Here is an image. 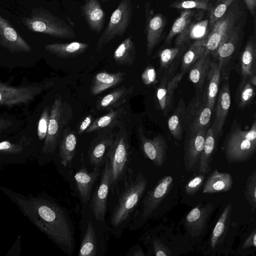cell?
Segmentation results:
<instances>
[{"instance_id":"obj_16","label":"cell","mask_w":256,"mask_h":256,"mask_svg":"<svg viewBox=\"0 0 256 256\" xmlns=\"http://www.w3.org/2000/svg\"><path fill=\"white\" fill-rule=\"evenodd\" d=\"M208 128L186 132L184 166V168L188 171H194L198 169Z\"/></svg>"},{"instance_id":"obj_14","label":"cell","mask_w":256,"mask_h":256,"mask_svg":"<svg viewBox=\"0 0 256 256\" xmlns=\"http://www.w3.org/2000/svg\"><path fill=\"white\" fill-rule=\"evenodd\" d=\"M184 74L179 72L171 78L162 76L159 85L156 88L155 102L164 116H166L174 107V96L175 90L178 86Z\"/></svg>"},{"instance_id":"obj_21","label":"cell","mask_w":256,"mask_h":256,"mask_svg":"<svg viewBox=\"0 0 256 256\" xmlns=\"http://www.w3.org/2000/svg\"><path fill=\"white\" fill-rule=\"evenodd\" d=\"M109 128L102 129V132L96 136L90 145L88 158L94 168H100L102 166L113 142L114 134L110 132Z\"/></svg>"},{"instance_id":"obj_45","label":"cell","mask_w":256,"mask_h":256,"mask_svg":"<svg viewBox=\"0 0 256 256\" xmlns=\"http://www.w3.org/2000/svg\"><path fill=\"white\" fill-rule=\"evenodd\" d=\"M234 0H215L214 3L208 12V26L210 30L214 24L226 12Z\"/></svg>"},{"instance_id":"obj_57","label":"cell","mask_w":256,"mask_h":256,"mask_svg":"<svg viewBox=\"0 0 256 256\" xmlns=\"http://www.w3.org/2000/svg\"><path fill=\"white\" fill-rule=\"evenodd\" d=\"M2 168H3L2 166L0 165V171L1 170H2Z\"/></svg>"},{"instance_id":"obj_38","label":"cell","mask_w":256,"mask_h":256,"mask_svg":"<svg viewBox=\"0 0 256 256\" xmlns=\"http://www.w3.org/2000/svg\"><path fill=\"white\" fill-rule=\"evenodd\" d=\"M126 111L124 106L108 111L107 114L93 120L85 132L86 133L92 132L114 126L124 116Z\"/></svg>"},{"instance_id":"obj_52","label":"cell","mask_w":256,"mask_h":256,"mask_svg":"<svg viewBox=\"0 0 256 256\" xmlns=\"http://www.w3.org/2000/svg\"><path fill=\"white\" fill-rule=\"evenodd\" d=\"M256 247V229L254 228V230L248 236L245 241L244 242L242 246V249H246L250 247Z\"/></svg>"},{"instance_id":"obj_46","label":"cell","mask_w":256,"mask_h":256,"mask_svg":"<svg viewBox=\"0 0 256 256\" xmlns=\"http://www.w3.org/2000/svg\"><path fill=\"white\" fill-rule=\"evenodd\" d=\"M244 196L249 204L256 208V170L253 171L248 178Z\"/></svg>"},{"instance_id":"obj_2","label":"cell","mask_w":256,"mask_h":256,"mask_svg":"<svg viewBox=\"0 0 256 256\" xmlns=\"http://www.w3.org/2000/svg\"><path fill=\"white\" fill-rule=\"evenodd\" d=\"M222 150L230 164L248 161L256 152V120L254 118L250 128L244 130L240 122L234 119L227 134Z\"/></svg>"},{"instance_id":"obj_29","label":"cell","mask_w":256,"mask_h":256,"mask_svg":"<svg viewBox=\"0 0 256 256\" xmlns=\"http://www.w3.org/2000/svg\"><path fill=\"white\" fill-rule=\"evenodd\" d=\"M206 11L198 9L182 10L179 16L174 20L164 39V46L170 44L172 39L182 32L190 23L202 19Z\"/></svg>"},{"instance_id":"obj_47","label":"cell","mask_w":256,"mask_h":256,"mask_svg":"<svg viewBox=\"0 0 256 256\" xmlns=\"http://www.w3.org/2000/svg\"><path fill=\"white\" fill-rule=\"evenodd\" d=\"M50 116V107L44 108L38 122L37 134L38 139L42 140L45 138L48 132Z\"/></svg>"},{"instance_id":"obj_32","label":"cell","mask_w":256,"mask_h":256,"mask_svg":"<svg viewBox=\"0 0 256 256\" xmlns=\"http://www.w3.org/2000/svg\"><path fill=\"white\" fill-rule=\"evenodd\" d=\"M126 74V72H122L110 73L102 71L97 73L92 80L91 94L96 96L118 86L124 80Z\"/></svg>"},{"instance_id":"obj_42","label":"cell","mask_w":256,"mask_h":256,"mask_svg":"<svg viewBox=\"0 0 256 256\" xmlns=\"http://www.w3.org/2000/svg\"><path fill=\"white\" fill-rule=\"evenodd\" d=\"M232 209V204L230 203L225 207L214 228L210 240V246L213 249L220 242L228 229Z\"/></svg>"},{"instance_id":"obj_41","label":"cell","mask_w":256,"mask_h":256,"mask_svg":"<svg viewBox=\"0 0 256 256\" xmlns=\"http://www.w3.org/2000/svg\"><path fill=\"white\" fill-rule=\"evenodd\" d=\"M256 94V87L250 82L248 78L240 80L235 96V102L238 108L244 110L251 105Z\"/></svg>"},{"instance_id":"obj_17","label":"cell","mask_w":256,"mask_h":256,"mask_svg":"<svg viewBox=\"0 0 256 256\" xmlns=\"http://www.w3.org/2000/svg\"><path fill=\"white\" fill-rule=\"evenodd\" d=\"M140 147L144 156L160 167L167 158L168 146L164 138L158 134L152 139L147 138L142 127L138 130Z\"/></svg>"},{"instance_id":"obj_22","label":"cell","mask_w":256,"mask_h":256,"mask_svg":"<svg viewBox=\"0 0 256 256\" xmlns=\"http://www.w3.org/2000/svg\"><path fill=\"white\" fill-rule=\"evenodd\" d=\"M241 80L248 78L256 74V34L250 36L244 48L241 50L238 60L234 67Z\"/></svg>"},{"instance_id":"obj_36","label":"cell","mask_w":256,"mask_h":256,"mask_svg":"<svg viewBox=\"0 0 256 256\" xmlns=\"http://www.w3.org/2000/svg\"><path fill=\"white\" fill-rule=\"evenodd\" d=\"M84 42H72L69 43L54 42L46 44L45 50L50 54L62 58H75L84 53L89 47Z\"/></svg>"},{"instance_id":"obj_48","label":"cell","mask_w":256,"mask_h":256,"mask_svg":"<svg viewBox=\"0 0 256 256\" xmlns=\"http://www.w3.org/2000/svg\"><path fill=\"white\" fill-rule=\"evenodd\" d=\"M205 174L195 176L186 184L184 190L187 194L192 196L198 190L205 180Z\"/></svg>"},{"instance_id":"obj_24","label":"cell","mask_w":256,"mask_h":256,"mask_svg":"<svg viewBox=\"0 0 256 256\" xmlns=\"http://www.w3.org/2000/svg\"><path fill=\"white\" fill-rule=\"evenodd\" d=\"M210 32L208 16L204 19L194 21L176 36L174 41V46H187L194 42L206 38Z\"/></svg>"},{"instance_id":"obj_1","label":"cell","mask_w":256,"mask_h":256,"mask_svg":"<svg viewBox=\"0 0 256 256\" xmlns=\"http://www.w3.org/2000/svg\"><path fill=\"white\" fill-rule=\"evenodd\" d=\"M0 190L64 252L69 256L72 254L75 248L74 226L61 206L44 195L24 196L1 186Z\"/></svg>"},{"instance_id":"obj_8","label":"cell","mask_w":256,"mask_h":256,"mask_svg":"<svg viewBox=\"0 0 256 256\" xmlns=\"http://www.w3.org/2000/svg\"><path fill=\"white\" fill-rule=\"evenodd\" d=\"M108 158L111 172L110 190L113 191L126 172L129 158V140L124 128L114 134L113 142L109 148Z\"/></svg>"},{"instance_id":"obj_7","label":"cell","mask_w":256,"mask_h":256,"mask_svg":"<svg viewBox=\"0 0 256 256\" xmlns=\"http://www.w3.org/2000/svg\"><path fill=\"white\" fill-rule=\"evenodd\" d=\"M247 12L242 0H234L224 14L212 26L206 41V53L212 58L225 36Z\"/></svg>"},{"instance_id":"obj_33","label":"cell","mask_w":256,"mask_h":256,"mask_svg":"<svg viewBox=\"0 0 256 256\" xmlns=\"http://www.w3.org/2000/svg\"><path fill=\"white\" fill-rule=\"evenodd\" d=\"M212 60V58L206 52L188 70V78L194 84L196 94L202 92Z\"/></svg>"},{"instance_id":"obj_27","label":"cell","mask_w":256,"mask_h":256,"mask_svg":"<svg viewBox=\"0 0 256 256\" xmlns=\"http://www.w3.org/2000/svg\"><path fill=\"white\" fill-rule=\"evenodd\" d=\"M90 29L96 34L100 33L104 26L105 14L98 0H84L80 8Z\"/></svg>"},{"instance_id":"obj_55","label":"cell","mask_w":256,"mask_h":256,"mask_svg":"<svg viewBox=\"0 0 256 256\" xmlns=\"http://www.w3.org/2000/svg\"><path fill=\"white\" fill-rule=\"evenodd\" d=\"M12 122L10 120L0 118V132L7 129L12 125Z\"/></svg>"},{"instance_id":"obj_49","label":"cell","mask_w":256,"mask_h":256,"mask_svg":"<svg viewBox=\"0 0 256 256\" xmlns=\"http://www.w3.org/2000/svg\"><path fill=\"white\" fill-rule=\"evenodd\" d=\"M142 80L144 84L149 86L157 82V74L154 68L148 66L142 74Z\"/></svg>"},{"instance_id":"obj_12","label":"cell","mask_w":256,"mask_h":256,"mask_svg":"<svg viewBox=\"0 0 256 256\" xmlns=\"http://www.w3.org/2000/svg\"><path fill=\"white\" fill-rule=\"evenodd\" d=\"M188 122L186 132H192L208 128L210 122L212 110L202 98L196 94L186 108Z\"/></svg>"},{"instance_id":"obj_58","label":"cell","mask_w":256,"mask_h":256,"mask_svg":"<svg viewBox=\"0 0 256 256\" xmlns=\"http://www.w3.org/2000/svg\"><path fill=\"white\" fill-rule=\"evenodd\" d=\"M108 0H102V2H106L108 1Z\"/></svg>"},{"instance_id":"obj_34","label":"cell","mask_w":256,"mask_h":256,"mask_svg":"<svg viewBox=\"0 0 256 256\" xmlns=\"http://www.w3.org/2000/svg\"><path fill=\"white\" fill-rule=\"evenodd\" d=\"M219 137L216 134L212 126L207 130L203 150L198 166V172L206 174L210 170L211 162L216 150Z\"/></svg>"},{"instance_id":"obj_19","label":"cell","mask_w":256,"mask_h":256,"mask_svg":"<svg viewBox=\"0 0 256 256\" xmlns=\"http://www.w3.org/2000/svg\"><path fill=\"white\" fill-rule=\"evenodd\" d=\"M173 181L172 176H166L160 180L155 186L147 193L143 200V218L149 216L157 208L169 193Z\"/></svg>"},{"instance_id":"obj_35","label":"cell","mask_w":256,"mask_h":256,"mask_svg":"<svg viewBox=\"0 0 256 256\" xmlns=\"http://www.w3.org/2000/svg\"><path fill=\"white\" fill-rule=\"evenodd\" d=\"M77 138L76 132L70 128H64L59 142V154L61 164L70 166L75 156Z\"/></svg>"},{"instance_id":"obj_10","label":"cell","mask_w":256,"mask_h":256,"mask_svg":"<svg viewBox=\"0 0 256 256\" xmlns=\"http://www.w3.org/2000/svg\"><path fill=\"white\" fill-rule=\"evenodd\" d=\"M131 0H121L117 8L112 12L105 30L100 36L97 50L100 51L102 46L116 36H122L130 26L132 14Z\"/></svg>"},{"instance_id":"obj_23","label":"cell","mask_w":256,"mask_h":256,"mask_svg":"<svg viewBox=\"0 0 256 256\" xmlns=\"http://www.w3.org/2000/svg\"><path fill=\"white\" fill-rule=\"evenodd\" d=\"M213 209L212 204L198 205L187 214L184 226L187 232L193 236H199L206 227L208 220Z\"/></svg>"},{"instance_id":"obj_11","label":"cell","mask_w":256,"mask_h":256,"mask_svg":"<svg viewBox=\"0 0 256 256\" xmlns=\"http://www.w3.org/2000/svg\"><path fill=\"white\" fill-rule=\"evenodd\" d=\"M32 138L22 135L17 141L4 140L0 142V165L22 164L30 158L27 154Z\"/></svg>"},{"instance_id":"obj_31","label":"cell","mask_w":256,"mask_h":256,"mask_svg":"<svg viewBox=\"0 0 256 256\" xmlns=\"http://www.w3.org/2000/svg\"><path fill=\"white\" fill-rule=\"evenodd\" d=\"M187 122L186 108L184 102L181 98L167 122L168 130L174 139L178 140H182L184 132L186 130Z\"/></svg>"},{"instance_id":"obj_15","label":"cell","mask_w":256,"mask_h":256,"mask_svg":"<svg viewBox=\"0 0 256 256\" xmlns=\"http://www.w3.org/2000/svg\"><path fill=\"white\" fill-rule=\"evenodd\" d=\"M145 12L146 54L150 56L162 40L167 20L166 17L160 13L154 14L148 2L146 4Z\"/></svg>"},{"instance_id":"obj_44","label":"cell","mask_w":256,"mask_h":256,"mask_svg":"<svg viewBox=\"0 0 256 256\" xmlns=\"http://www.w3.org/2000/svg\"><path fill=\"white\" fill-rule=\"evenodd\" d=\"M215 0H176L169 7L176 9H198L210 12Z\"/></svg>"},{"instance_id":"obj_30","label":"cell","mask_w":256,"mask_h":256,"mask_svg":"<svg viewBox=\"0 0 256 256\" xmlns=\"http://www.w3.org/2000/svg\"><path fill=\"white\" fill-rule=\"evenodd\" d=\"M187 46H174L172 48H165L158 52V57L160 60L159 74H162L164 72L166 73L162 76H172L171 73L177 63L182 59V56L186 50Z\"/></svg>"},{"instance_id":"obj_54","label":"cell","mask_w":256,"mask_h":256,"mask_svg":"<svg viewBox=\"0 0 256 256\" xmlns=\"http://www.w3.org/2000/svg\"><path fill=\"white\" fill-rule=\"evenodd\" d=\"M130 256H144V254L138 244H136L131 248L126 254Z\"/></svg>"},{"instance_id":"obj_13","label":"cell","mask_w":256,"mask_h":256,"mask_svg":"<svg viewBox=\"0 0 256 256\" xmlns=\"http://www.w3.org/2000/svg\"><path fill=\"white\" fill-rule=\"evenodd\" d=\"M104 164L100 184L93 194L90 202L92 212L98 221H104V220L108 196L110 188L111 172L107 156Z\"/></svg>"},{"instance_id":"obj_6","label":"cell","mask_w":256,"mask_h":256,"mask_svg":"<svg viewBox=\"0 0 256 256\" xmlns=\"http://www.w3.org/2000/svg\"><path fill=\"white\" fill-rule=\"evenodd\" d=\"M146 185V179L139 173L126 186L111 216L110 224L113 228L120 226L130 218L144 194Z\"/></svg>"},{"instance_id":"obj_18","label":"cell","mask_w":256,"mask_h":256,"mask_svg":"<svg viewBox=\"0 0 256 256\" xmlns=\"http://www.w3.org/2000/svg\"><path fill=\"white\" fill-rule=\"evenodd\" d=\"M0 44L12 53L29 52L30 46L12 26L9 21L0 14Z\"/></svg>"},{"instance_id":"obj_51","label":"cell","mask_w":256,"mask_h":256,"mask_svg":"<svg viewBox=\"0 0 256 256\" xmlns=\"http://www.w3.org/2000/svg\"><path fill=\"white\" fill-rule=\"evenodd\" d=\"M93 122V117L91 114L86 116L80 122L76 128L77 134L78 135L84 132Z\"/></svg>"},{"instance_id":"obj_3","label":"cell","mask_w":256,"mask_h":256,"mask_svg":"<svg viewBox=\"0 0 256 256\" xmlns=\"http://www.w3.org/2000/svg\"><path fill=\"white\" fill-rule=\"evenodd\" d=\"M248 11L234 28L225 36L212 58L218 64L222 80H228L231 72L238 60L244 38V27Z\"/></svg>"},{"instance_id":"obj_39","label":"cell","mask_w":256,"mask_h":256,"mask_svg":"<svg viewBox=\"0 0 256 256\" xmlns=\"http://www.w3.org/2000/svg\"><path fill=\"white\" fill-rule=\"evenodd\" d=\"M206 38L194 42L184 51L181 60L180 72L185 74L192 66L206 52Z\"/></svg>"},{"instance_id":"obj_20","label":"cell","mask_w":256,"mask_h":256,"mask_svg":"<svg viewBox=\"0 0 256 256\" xmlns=\"http://www.w3.org/2000/svg\"><path fill=\"white\" fill-rule=\"evenodd\" d=\"M222 82L216 97L215 116L211 126L219 138L223 133V128L231 104L228 80H222Z\"/></svg>"},{"instance_id":"obj_28","label":"cell","mask_w":256,"mask_h":256,"mask_svg":"<svg viewBox=\"0 0 256 256\" xmlns=\"http://www.w3.org/2000/svg\"><path fill=\"white\" fill-rule=\"evenodd\" d=\"M133 90V86H122L114 90L97 100L96 109L99 111H109L124 105L130 100Z\"/></svg>"},{"instance_id":"obj_9","label":"cell","mask_w":256,"mask_h":256,"mask_svg":"<svg viewBox=\"0 0 256 256\" xmlns=\"http://www.w3.org/2000/svg\"><path fill=\"white\" fill-rule=\"evenodd\" d=\"M54 83L48 80L32 85L14 86L0 81V105L13 106L28 104L50 90Z\"/></svg>"},{"instance_id":"obj_50","label":"cell","mask_w":256,"mask_h":256,"mask_svg":"<svg viewBox=\"0 0 256 256\" xmlns=\"http://www.w3.org/2000/svg\"><path fill=\"white\" fill-rule=\"evenodd\" d=\"M153 246L156 256H170L172 254L168 248L158 240H154Z\"/></svg>"},{"instance_id":"obj_37","label":"cell","mask_w":256,"mask_h":256,"mask_svg":"<svg viewBox=\"0 0 256 256\" xmlns=\"http://www.w3.org/2000/svg\"><path fill=\"white\" fill-rule=\"evenodd\" d=\"M233 180L231 174L228 172H221L215 169L208 176L204 187V194H215L226 192L232 187Z\"/></svg>"},{"instance_id":"obj_56","label":"cell","mask_w":256,"mask_h":256,"mask_svg":"<svg viewBox=\"0 0 256 256\" xmlns=\"http://www.w3.org/2000/svg\"><path fill=\"white\" fill-rule=\"evenodd\" d=\"M250 82L256 88V74H254L248 78Z\"/></svg>"},{"instance_id":"obj_43","label":"cell","mask_w":256,"mask_h":256,"mask_svg":"<svg viewBox=\"0 0 256 256\" xmlns=\"http://www.w3.org/2000/svg\"><path fill=\"white\" fill-rule=\"evenodd\" d=\"M97 252V240L91 220L88 222L86 229L80 244L79 256H95Z\"/></svg>"},{"instance_id":"obj_4","label":"cell","mask_w":256,"mask_h":256,"mask_svg":"<svg viewBox=\"0 0 256 256\" xmlns=\"http://www.w3.org/2000/svg\"><path fill=\"white\" fill-rule=\"evenodd\" d=\"M24 25L30 31L48 34L52 37L73 39V29L63 20L42 8H35L28 17L22 18Z\"/></svg>"},{"instance_id":"obj_26","label":"cell","mask_w":256,"mask_h":256,"mask_svg":"<svg viewBox=\"0 0 256 256\" xmlns=\"http://www.w3.org/2000/svg\"><path fill=\"white\" fill-rule=\"evenodd\" d=\"M100 174V168L88 172L82 164L74 176V181L78 196L84 204L90 200L92 187Z\"/></svg>"},{"instance_id":"obj_53","label":"cell","mask_w":256,"mask_h":256,"mask_svg":"<svg viewBox=\"0 0 256 256\" xmlns=\"http://www.w3.org/2000/svg\"><path fill=\"white\" fill-rule=\"evenodd\" d=\"M246 8L254 20V24L256 25V0H242Z\"/></svg>"},{"instance_id":"obj_5","label":"cell","mask_w":256,"mask_h":256,"mask_svg":"<svg viewBox=\"0 0 256 256\" xmlns=\"http://www.w3.org/2000/svg\"><path fill=\"white\" fill-rule=\"evenodd\" d=\"M74 115L70 105L58 95L54 98L50 112L46 136L41 152L44 154H52L59 144L64 128Z\"/></svg>"},{"instance_id":"obj_40","label":"cell","mask_w":256,"mask_h":256,"mask_svg":"<svg viewBox=\"0 0 256 256\" xmlns=\"http://www.w3.org/2000/svg\"><path fill=\"white\" fill-rule=\"evenodd\" d=\"M136 50L131 36L124 39L114 52L113 58L118 65L130 66L135 61Z\"/></svg>"},{"instance_id":"obj_25","label":"cell","mask_w":256,"mask_h":256,"mask_svg":"<svg viewBox=\"0 0 256 256\" xmlns=\"http://www.w3.org/2000/svg\"><path fill=\"white\" fill-rule=\"evenodd\" d=\"M222 82L220 68L212 58L201 96L212 111Z\"/></svg>"}]
</instances>
